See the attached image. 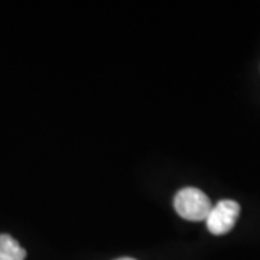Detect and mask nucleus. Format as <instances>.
I'll use <instances>...</instances> for the list:
<instances>
[{
	"mask_svg": "<svg viewBox=\"0 0 260 260\" xmlns=\"http://www.w3.org/2000/svg\"><path fill=\"white\" fill-rule=\"evenodd\" d=\"M240 215V205L233 200H221L213 205L205 223L208 232L214 236H223L232 232Z\"/></svg>",
	"mask_w": 260,
	"mask_h": 260,
	"instance_id": "f03ea898",
	"label": "nucleus"
},
{
	"mask_svg": "<svg viewBox=\"0 0 260 260\" xmlns=\"http://www.w3.org/2000/svg\"><path fill=\"white\" fill-rule=\"evenodd\" d=\"M26 250L10 234H0V260H25Z\"/></svg>",
	"mask_w": 260,
	"mask_h": 260,
	"instance_id": "7ed1b4c3",
	"label": "nucleus"
},
{
	"mask_svg": "<svg viewBox=\"0 0 260 260\" xmlns=\"http://www.w3.org/2000/svg\"><path fill=\"white\" fill-rule=\"evenodd\" d=\"M116 260H136V259H132V257H121V259H116Z\"/></svg>",
	"mask_w": 260,
	"mask_h": 260,
	"instance_id": "20e7f679",
	"label": "nucleus"
},
{
	"mask_svg": "<svg viewBox=\"0 0 260 260\" xmlns=\"http://www.w3.org/2000/svg\"><path fill=\"white\" fill-rule=\"evenodd\" d=\"M175 211L188 221H205L213 208L211 200L207 195L192 186L179 189L174 198Z\"/></svg>",
	"mask_w": 260,
	"mask_h": 260,
	"instance_id": "f257e3e1",
	"label": "nucleus"
}]
</instances>
